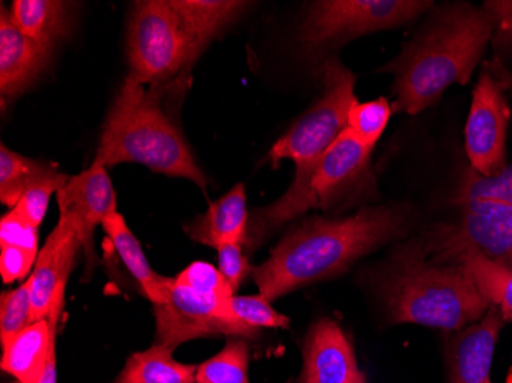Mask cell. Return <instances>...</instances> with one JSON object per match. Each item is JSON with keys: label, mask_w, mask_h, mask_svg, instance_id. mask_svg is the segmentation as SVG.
Masks as SVG:
<instances>
[{"label": "cell", "mask_w": 512, "mask_h": 383, "mask_svg": "<svg viewBox=\"0 0 512 383\" xmlns=\"http://www.w3.org/2000/svg\"><path fill=\"white\" fill-rule=\"evenodd\" d=\"M410 213L401 206L365 207L347 218L315 217L290 230L252 278L267 301L347 272L353 262L401 238Z\"/></svg>", "instance_id": "cell-1"}, {"label": "cell", "mask_w": 512, "mask_h": 383, "mask_svg": "<svg viewBox=\"0 0 512 383\" xmlns=\"http://www.w3.org/2000/svg\"><path fill=\"white\" fill-rule=\"evenodd\" d=\"M493 36L494 20L483 7L453 4L436 11L424 30L381 69L394 76L396 109L419 114L451 85H467Z\"/></svg>", "instance_id": "cell-2"}, {"label": "cell", "mask_w": 512, "mask_h": 383, "mask_svg": "<svg viewBox=\"0 0 512 383\" xmlns=\"http://www.w3.org/2000/svg\"><path fill=\"white\" fill-rule=\"evenodd\" d=\"M378 292L391 324L459 331L491 308L462 267L431 261L414 243L379 273Z\"/></svg>", "instance_id": "cell-3"}, {"label": "cell", "mask_w": 512, "mask_h": 383, "mask_svg": "<svg viewBox=\"0 0 512 383\" xmlns=\"http://www.w3.org/2000/svg\"><path fill=\"white\" fill-rule=\"evenodd\" d=\"M94 161L105 167L143 164L160 174L188 178L201 189L207 186L191 149L168 115L161 111L157 92L134 76L123 82L117 94Z\"/></svg>", "instance_id": "cell-4"}, {"label": "cell", "mask_w": 512, "mask_h": 383, "mask_svg": "<svg viewBox=\"0 0 512 383\" xmlns=\"http://www.w3.org/2000/svg\"><path fill=\"white\" fill-rule=\"evenodd\" d=\"M371 151L345 129L327 149L299 194L283 195L275 203L253 210L243 241L246 252H255L273 233L309 210L333 209L368 197L375 190Z\"/></svg>", "instance_id": "cell-5"}, {"label": "cell", "mask_w": 512, "mask_h": 383, "mask_svg": "<svg viewBox=\"0 0 512 383\" xmlns=\"http://www.w3.org/2000/svg\"><path fill=\"white\" fill-rule=\"evenodd\" d=\"M321 74L324 82L321 99L276 141L269 154L273 166L283 160L296 164L295 180L284 194L287 197L299 194L306 187L327 149L347 129L350 109L358 103L355 76L338 59L325 60Z\"/></svg>", "instance_id": "cell-6"}, {"label": "cell", "mask_w": 512, "mask_h": 383, "mask_svg": "<svg viewBox=\"0 0 512 383\" xmlns=\"http://www.w3.org/2000/svg\"><path fill=\"white\" fill-rule=\"evenodd\" d=\"M201 51L171 2L135 4L128 31L131 76L146 85H157L191 66Z\"/></svg>", "instance_id": "cell-7"}, {"label": "cell", "mask_w": 512, "mask_h": 383, "mask_svg": "<svg viewBox=\"0 0 512 383\" xmlns=\"http://www.w3.org/2000/svg\"><path fill=\"white\" fill-rule=\"evenodd\" d=\"M459 209L453 220L434 224L413 241L417 249L440 264H456L460 256L474 252L512 267V207L473 201Z\"/></svg>", "instance_id": "cell-8"}, {"label": "cell", "mask_w": 512, "mask_h": 383, "mask_svg": "<svg viewBox=\"0 0 512 383\" xmlns=\"http://www.w3.org/2000/svg\"><path fill=\"white\" fill-rule=\"evenodd\" d=\"M155 344L174 351L192 339L234 336L260 338L261 331L244 324L230 307V298L201 293L168 278L163 299L154 305Z\"/></svg>", "instance_id": "cell-9"}, {"label": "cell", "mask_w": 512, "mask_h": 383, "mask_svg": "<svg viewBox=\"0 0 512 383\" xmlns=\"http://www.w3.org/2000/svg\"><path fill=\"white\" fill-rule=\"evenodd\" d=\"M419 0H324L307 11L301 45L310 53L353 37L401 27L431 7Z\"/></svg>", "instance_id": "cell-10"}, {"label": "cell", "mask_w": 512, "mask_h": 383, "mask_svg": "<svg viewBox=\"0 0 512 383\" xmlns=\"http://www.w3.org/2000/svg\"><path fill=\"white\" fill-rule=\"evenodd\" d=\"M509 120L511 109L502 85L493 71L485 68L474 89L465 128V149L476 174L490 177L506 166Z\"/></svg>", "instance_id": "cell-11"}, {"label": "cell", "mask_w": 512, "mask_h": 383, "mask_svg": "<svg viewBox=\"0 0 512 383\" xmlns=\"http://www.w3.org/2000/svg\"><path fill=\"white\" fill-rule=\"evenodd\" d=\"M82 247L76 223L66 215H60L56 229L46 239L37 256L33 275L28 279L33 322L48 318L53 305L65 304V289L69 275Z\"/></svg>", "instance_id": "cell-12"}, {"label": "cell", "mask_w": 512, "mask_h": 383, "mask_svg": "<svg viewBox=\"0 0 512 383\" xmlns=\"http://www.w3.org/2000/svg\"><path fill=\"white\" fill-rule=\"evenodd\" d=\"M57 203L60 215L76 223L86 258L94 261V229L117 212V197L106 167L94 161L86 171L69 177L57 192Z\"/></svg>", "instance_id": "cell-13"}, {"label": "cell", "mask_w": 512, "mask_h": 383, "mask_svg": "<svg viewBox=\"0 0 512 383\" xmlns=\"http://www.w3.org/2000/svg\"><path fill=\"white\" fill-rule=\"evenodd\" d=\"M359 374L355 350L341 325L319 319L302 345L299 383H355Z\"/></svg>", "instance_id": "cell-14"}, {"label": "cell", "mask_w": 512, "mask_h": 383, "mask_svg": "<svg viewBox=\"0 0 512 383\" xmlns=\"http://www.w3.org/2000/svg\"><path fill=\"white\" fill-rule=\"evenodd\" d=\"M506 321L497 308L459 333L448 344L450 383H488L494 351Z\"/></svg>", "instance_id": "cell-15"}, {"label": "cell", "mask_w": 512, "mask_h": 383, "mask_svg": "<svg viewBox=\"0 0 512 383\" xmlns=\"http://www.w3.org/2000/svg\"><path fill=\"white\" fill-rule=\"evenodd\" d=\"M53 50L23 34L7 8L0 13V92L2 102L16 99L45 71Z\"/></svg>", "instance_id": "cell-16"}, {"label": "cell", "mask_w": 512, "mask_h": 383, "mask_svg": "<svg viewBox=\"0 0 512 383\" xmlns=\"http://www.w3.org/2000/svg\"><path fill=\"white\" fill-rule=\"evenodd\" d=\"M63 304H56L48 318L28 325L2 347V370L19 383H39L51 353L56 350Z\"/></svg>", "instance_id": "cell-17"}, {"label": "cell", "mask_w": 512, "mask_h": 383, "mask_svg": "<svg viewBox=\"0 0 512 383\" xmlns=\"http://www.w3.org/2000/svg\"><path fill=\"white\" fill-rule=\"evenodd\" d=\"M249 224L246 189L237 184L229 194L215 201L209 210L195 218L186 232L197 243L218 249L221 244L243 243Z\"/></svg>", "instance_id": "cell-18"}, {"label": "cell", "mask_w": 512, "mask_h": 383, "mask_svg": "<svg viewBox=\"0 0 512 383\" xmlns=\"http://www.w3.org/2000/svg\"><path fill=\"white\" fill-rule=\"evenodd\" d=\"M102 226L114 244L115 252L119 253L126 269L140 285L143 295L154 305L161 302L168 278L158 275L149 266L148 258L134 233L129 230L125 218L119 212L112 213L111 217L103 221Z\"/></svg>", "instance_id": "cell-19"}, {"label": "cell", "mask_w": 512, "mask_h": 383, "mask_svg": "<svg viewBox=\"0 0 512 383\" xmlns=\"http://www.w3.org/2000/svg\"><path fill=\"white\" fill-rule=\"evenodd\" d=\"M68 5L57 0H16L8 13L23 34L53 50L68 31Z\"/></svg>", "instance_id": "cell-20"}, {"label": "cell", "mask_w": 512, "mask_h": 383, "mask_svg": "<svg viewBox=\"0 0 512 383\" xmlns=\"http://www.w3.org/2000/svg\"><path fill=\"white\" fill-rule=\"evenodd\" d=\"M171 5L203 50L249 7L237 0H171Z\"/></svg>", "instance_id": "cell-21"}, {"label": "cell", "mask_w": 512, "mask_h": 383, "mask_svg": "<svg viewBox=\"0 0 512 383\" xmlns=\"http://www.w3.org/2000/svg\"><path fill=\"white\" fill-rule=\"evenodd\" d=\"M172 353L158 344L134 353L112 383H195L198 367L175 361Z\"/></svg>", "instance_id": "cell-22"}, {"label": "cell", "mask_w": 512, "mask_h": 383, "mask_svg": "<svg viewBox=\"0 0 512 383\" xmlns=\"http://www.w3.org/2000/svg\"><path fill=\"white\" fill-rule=\"evenodd\" d=\"M470 276L476 289L506 322L512 321V267L491 261L479 253H465L456 262Z\"/></svg>", "instance_id": "cell-23"}, {"label": "cell", "mask_w": 512, "mask_h": 383, "mask_svg": "<svg viewBox=\"0 0 512 383\" xmlns=\"http://www.w3.org/2000/svg\"><path fill=\"white\" fill-rule=\"evenodd\" d=\"M59 175L62 174L51 164L31 160L0 146V200L11 209L28 189Z\"/></svg>", "instance_id": "cell-24"}, {"label": "cell", "mask_w": 512, "mask_h": 383, "mask_svg": "<svg viewBox=\"0 0 512 383\" xmlns=\"http://www.w3.org/2000/svg\"><path fill=\"white\" fill-rule=\"evenodd\" d=\"M250 348L244 339H232L220 353L198 365L195 383H250Z\"/></svg>", "instance_id": "cell-25"}, {"label": "cell", "mask_w": 512, "mask_h": 383, "mask_svg": "<svg viewBox=\"0 0 512 383\" xmlns=\"http://www.w3.org/2000/svg\"><path fill=\"white\" fill-rule=\"evenodd\" d=\"M473 201L506 204L512 207V164H506L502 171L490 177H483L471 169L462 178L453 204L459 206Z\"/></svg>", "instance_id": "cell-26"}, {"label": "cell", "mask_w": 512, "mask_h": 383, "mask_svg": "<svg viewBox=\"0 0 512 383\" xmlns=\"http://www.w3.org/2000/svg\"><path fill=\"white\" fill-rule=\"evenodd\" d=\"M391 118V103L384 97L356 103L348 114L347 129L359 143L373 149L387 129Z\"/></svg>", "instance_id": "cell-27"}, {"label": "cell", "mask_w": 512, "mask_h": 383, "mask_svg": "<svg viewBox=\"0 0 512 383\" xmlns=\"http://www.w3.org/2000/svg\"><path fill=\"white\" fill-rule=\"evenodd\" d=\"M33 324V302L28 281L0 298V342L2 347Z\"/></svg>", "instance_id": "cell-28"}, {"label": "cell", "mask_w": 512, "mask_h": 383, "mask_svg": "<svg viewBox=\"0 0 512 383\" xmlns=\"http://www.w3.org/2000/svg\"><path fill=\"white\" fill-rule=\"evenodd\" d=\"M230 307L244 324L256 328V330L287 328L290 324V319L276 311L263 295L232 296Z\"/></svg>", "instance_id": "cell-29"}, {"label": "cell", "mask_w": 512, "mask_h": 383, "mask_svg": "<svg viewBox=\"0 0 512 383\" xmlns=\"http://www.w3.org/2000/svg\"><path fill=\"white\" fill-rule=\"evenodd\" d=\"M68 178V175L62 174L59 177L42 181V183L31 187L22 195L19 203L13 209L14 212L20 215L27 223H30L31 226L39 229L43 218H45L46 210L50 206L51 197H53L54 192H59L65 186Z\"/></svg>", "instance_id": "cell-30"}, {"label": "cell", "mask_w": 512, "mask_h": 383, "mask_svg": "<svg viewBox=\"0 0 512 383\" xmlns=\"http://www.w3.org/2000/svg\"><path fill=\"white\" fill-rule=\"evenodd\" d=\"M175 281L178 284L186 285L189 289L197 290V292L211 293V295L223 296V298L235 296L220 270L207 262H192L191 266L186 267L183 272L175 276Z\"/></svg>", "instance_id": "cell-31"}, {"label": "cell", "mask_w": 512, "mask_h": 383, "mask_svg": "<svg viewBox=\"0 0 512 383\" xmlns=\"http://www.w3.org/2000/svg\"><path fill=\"white\" fill-rule=\"evenodd\" d=\"M218 252V270L230 285L232 292H237L241 282L252 275L253 269L250 267L249 258L246 255L243 243L221 244Z\"/></svg>", "instance_id": "cell-32"}, {"label": "cell", "mask_w": 512, "mask_h": 383, "mask_svg": "<svg viewBox=\"0 0 512 383\" xmlns=\"http://www.w3.org/2000/svg\"><path fill=\"white\" fill-rule=\"evenodd\" d=\"M0 238L2 246L22 247L37 252L39 233L37 227L23 220L13 209L0 221Z\"/></svg>", "instance_id": "cell-33"}, {"label": "cell", "mask_w": 512, "mask_h": 383, "mask_svg": "<svg viewBox=\"0 0 512 383\" xmlns=\"http://www.w3.org/2000/svg\"><path fill=\"white\" fill-rule=\"evenodd\" d=\"M37 252L22 249V247L2 246L0 252V272L5 284L22 279L30 273L31 267L36 266Z\"/></svg>", "instance_id": "cell-34"}, {"label": "cell", "mask_w": 512, "mask_h": 383, "mask_svg": "<svg viewBox=\"0 0 512 383\" xmlns=\"http://www.w3.org/2000/svg\"><path fill=\"white\" fill-rule=\"evenodd\" d=\"M483 10L494 20V39L497 45L512 50V0H490Z\"/></svg>", "instance_id": "cell-35"}, {"label": "cell", "mask_w": 512, "mask_h": 383, "mask_svg": "<svg viewBox=\"0 0 512 383\" xmlns=\"http://www.w3.org/2000/svg\"><path fill=\"white\" fill-rule=\"evenodd\" d=\"M355 383H367V379H365L364 373L359 374L358 379H356Z\"/></svg>", "instance_id": "cell-36"}, {"label": "cell", "mask_w": 512, "mask_h": 383, "mask_svg": "<svg viewBox=\"0 0 512 383\" xmlns=\"http://www.w3.org/2000/svg\"><path fill=\"white\" fill-rule=\"evenodd\" d=\"M488 383H493V382H491V380H490V382H488Z\"/></svg>", "instance_id": "cell-37"}, {"label": "cell", "mask_w": 512, "mask_h": 383, "mask_svg": "<svg viewBox=\"0 0 512 383\" xmlns=\"http://www.w3.org/2000/svg\"><path fill=\"white\" fill-rule=\"evenodd\" d=\"M14 383H19V382H14Z\"/></svg>", "instance_id": "cell-38"}]
</instances>
